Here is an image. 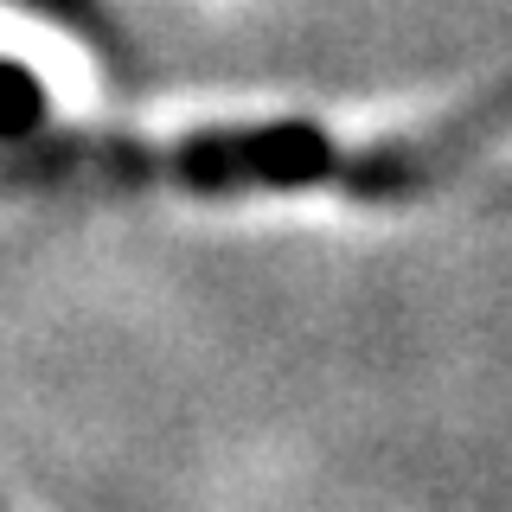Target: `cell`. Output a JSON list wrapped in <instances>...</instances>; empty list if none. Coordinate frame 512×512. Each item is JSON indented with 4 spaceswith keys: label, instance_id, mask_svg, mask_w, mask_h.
<instances>
[{
    "label": "cell",
    "instance_id": "cell-2",
    "mask_svg": "<svg viewBox=\"0 0 512 512\" xmlns=\"http://www.w3.org/2000/svg\"><path fill=\"white\" fill-rule=\"evenodd\" d=\"M0 7H13V13H32V20H45V26H58V32H71V39H84L96 58H109V64H122V32L116 20L103 13V0H0Z\"/></svg>",
    "mask_w": 512,
    "mask_h": 512
},
{
    "label": "cell",
    "instance_id": "cell-1",
    "mask_svg": "<svg viewBox=\"0 0 512 512\" xmlns=\"http://www.w3.org/2000/svg\"><path fill=\"white\" fill-rule=\"evenodd\" d=\"M512 167V90L416 135L340 141L314 122H237L180 141H45L0 160V192L26 186H180V192H301L333 186L352 199H416Z\"/></svg>",
    "mask_w": 512,
    "mask_h": 512
},
{
    "label": "cell",
    "instance_id": "cell-3",
    "mask_svg": "<svg viewBox=\"0 0 512 512\" xmlns=\"http://www.w3.org/2000/svg\"><path fill=\"white\" fill-rule=\"evenodd\" d=\"M45 116V90H39V77L26 71V64H7L0 58V141H20L32 135Z\"/></svg>",
    "mask_w": 512,
    "mask_h": 512
}]
</instances>
